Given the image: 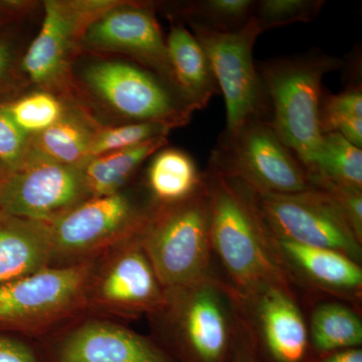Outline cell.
Wrapping results in <instances>:
<instances>
[{"label":"cell","instance_id":"cell-6","mask_svg":"<svg viewBox=\"0 0 362 362\" xmlns=\"http://www.w3.org/2000/svg\"><path fill=\"white\" fill-rule=\"evenodd\" d=\"M150 206V204H149ZM148 206L121 190L90 197L47 223L52 247L51 267L93 261L139 233Z\"/></svg>","mask_w":362,"mask_h":362},{"label":"cell","instance_id":"cell-26","mask_svg":"<svg viewBox=\"0 0 362 362\" xmlns=\"http://www.w3.org/2000/svg\"><path fill=\"white\" fill-rule=\"evenodd\" d=\"M1 106L14 125L30 137L58 122L66 110L59 96L42 90Z\"/></svg>","mask_w":362,"mask_h":362},{"label":"cell","instance_id":"cell-10","mask_svg":"<svg viewBox=\"0 0 362 362\" xmlns=\"http://www.w3.org/2000/svg\"><path fill=\"white\" fill-rule=\"evenodd\" d=\"M83 80L107 108L130 123L160 124L171 130L187 125L194 112L156 74L126 62H95Z\"/></svg>","mask_w":362,"mask_h":362},{"label":"cell","instance_id":"cell-33","mask_svg":"<svg viewBox=\"0 0 362 362\" xmlns=\"http://www.w3.org/2000/svg\"><path fill=\"white\" fill-rule=\"evenodd\" d=\"M14 51L13 45L0 39V94L11 86L13 77Z\"/></svg>","mask_w":362,"mask_h":362},{"label":"cell","instance_id":"cell-28","mask_svg":"<svg viewBox=\"0 0 362 362\" xmlns=\"http://www.w3.org/2000/svg\"><path fill=\"white\" fill-rule=\"evenodd\" d=\"M169 131L165 126L154 123H128L115 127L98 126L90 144V158L137 146L156 138L168 137Z\"/></svg>","mask_w":362,"mask_h":362},{"label":"cell","instance_id":"cell-25","mask_svg":"<svg viewBox=\"0 0 362 362\" xmlns=\"http://www.w3.org/2000/svg\"><path fill=\"white\" fill-rule=\"evenodd\" d=\"M256 1L252 0H197L177 4L178 23L216 32H233L251 20Z\"/></svg>","mask_w":362,"mask_h":362},{"label":"cell","instance_id":"cell-16","mask_svg":"<svg viewBox=\"0 0 362 362\" xmlns=\"http://www.w3.org/2000/svg\"><path fill=\"white\" fill-rule=\"evenodd\" d=\"M247 299L256 303L263 362H310L308 328L289 288H267Z\"/></svg>","mask_w":362,"mask_h":362},{"label":"cell","instance_id":"cell-13","mask_svg":"<svg viewBox=\"0 0 362 362\" xmlns=\"http://www.w3.org/2000/svg\"><path fill=\"white\" fill-rule=\"evenodd\" d=\"M89 197L80 168L64 165L30 149L0 181V211L23 220L52 223Z\"/></svg>","mask_w":362,"mask_h":362},{"label":"cell","instance_id":"cell-30","mask_svg":"<svg viewBox=\"0 0 362 362\" xmlns=\"http://www.w3.org/2000/svg\"><path fill=\"white\" fill-rule=\"evenodd\" d=\"M343 118H362L361 85L351 86L337 95L324 94L320 109L321 130L326 124Z\"/></svg>","mask_w":362,"mask_h":362},{"label":"cell","instance_id":"cell-12","mask_svg":"<svg viewBox=\"0 0 362 362\" xmlns=\"http://www.w3.org/2000/svg\"><path fill=\"white\" fill-rule=\"evenodd\" d=\"M254 194L259 214L274 237L335 250L356 262L361 259V240L326 192L313 188L294 194Z\"/></svg>","mask_w":362,"mask_h":362},{"label":"cell","instance_id":"cell-4","mask_svg":"<svg viewBox=\"0 0 362 362\" xmlns=\"http://www.w3.org/2000/svg\"><path fill=\"white\" fill-rule=\"evenodd\" d=\"M209 199L204 183L197 194L170 204H150L137 233L164 289L209 276L211 247Z\"/></svg>","mask_w":362,"mask_h":362},{"label":"cell","instance_id":"cell-31","mask_svg":"<svg viewBox=\"0 0 362 362\" xmlns=\"http://www.w3.org/2000/svg\"><path fill=\"white\" fill-rule=\"evenodd\" d=\"M0 362H45L32 338L0 331Z\"/></svg>","mask_w":362,"mask_h":362},{"label":"cell","instance_id":"cell-21","mask_svg":"<svg viewBox=\"0 0 362 362\" xmlns=\"http://www.w3.org/2000/svg\"><path fill=\"white\" fill-rule=\"evenodd\" d=\"M204 185V175L192 157L183 150L162 148L147 170V187L152 204H170L197 194Z\"/></svg>","mask_w":362,"mask_h":362},{"label":"cell","instance_id":"cell-1","mask_svg":"<svg viewBox=\"0 0 362 362\" xmlns=\"http://www.w3.org/2000/svg\"><path fill=\"white\" fill-rule=\"evenodd\" d=\"M204 178L211 247L232 279L238 296L247 299L267 288H289L254 192L211 168Z\"/></svg>","mask_w":362,"mask_h":362},{"label":"cell","instance_id":"cell-23","mask_svg":"<svg viewBox=\"0 0 362 362\" xmlns=\"http://www.w3.org/2000/svg\"><path fill=\"white\" fill-rule=\"evenodd\" d=\"M309 339L321 356L356 349L362 343V323L356 312L338 303L319 305L311 316Z\"/></svg>","mask_w":362,"mask_h":362},{"label":"cell","instance_id":"cell-3","mask_svg":"<svg viewBox=\"0 0 362 362\" xmlns=\"http://www.w3.org/2000/svg\"><path fill=\"white\" fill-rule=\"evenodd\" d=\"M342 64L341 59L319 51L257 64L272 108L268 122L307 173L324 136L320 125L323 78Z\"/></svg>","mask_w":362,"mask_h":362},{"label":"cell","instance_id":"cell-5","mask_svg":"<svg viewBox=\"0 0 362 362\" xmlns=\"http://www.w3.org/2000/svg\"><path fill=\"white\" fill-rule=\"evenodd\" d=\"M94 264L47 267L0 284V331L37 340L86 316Z\"/></svg>","mask_w":362,"mask_h":362},{"label":"cell","instance_id":"cell-7","mask_svg":"<svg viewBox=\"0 0 362 362\" xmlns=\"http://www.w3.org/2000/svg\"><path fill=\"white\" fill-rule=\"evenodd\" d=\"M209 168L237 178L254 192L294 194L314 188L303 164L263 119L230 134L223 133Z\"/></svg>","mask_w":362,"mask_h":362},{"label":"cell","instance_id":"cell-22","mask_svg":"<svg viewBox=\"0 0 362 362\" xmlns=\"http://www.w3.org/2000/svg\"><path fill=\"white\" fill-rule=\"evenodd\" d=\"M168 138L159 137L118 151L92 157L81 168L90 197L116 194L150 156L164 148Z\"/></svg>","mask_w":362,"mask_h":362},{"label":"cell","instance_id":"cell-19","mask_svg":"<svg viewBox=\"0 0 362 362\" xmlns=\"http://www.w3.org/2000/svg\"><path fill=\"white\" fill-rule=\"evenodd\" d=\"M281 256L315 284L334 291H357L362 270L356 261L327 247L306 246L272 235Z\"/></svg>","mask_w":362,"mask_h":362},{"label":"cell","instance_id":"cell-8","mask_svg":"<svg viewBox=\"0 0 362 362\" xmlns=\"http://www.w3.org/2000/svg\"><path fill=\"white\" fill-rule=\"evenodd\" d=\"M165 301V289L138 235L95 259L86 293V315L133 319L151 316Z\"/></svg>","mask_w":362,"mask_h":362},{"label":"cell","instance_id":"cell-18","mask_svg":"<svg viewBox=\"0 0 362 362\" xmlns=\"http://www.w3.org/2000/svg\"><path fill=\"white\" fill-rule=\"evenodd\" d=\"M165 40L180 96L192 110H204L220 93L206 52L194 33L178 21L171 25Z\"/></svg>","mask_w":362,"mask_h":362},{"label":"cell","instance_id":"cell-20","mask_svg":"<svg viewBox=\"0 0 362 362\" xmlns=\"http://www.w3.org/2000/svg\"><path fill=\"white\" fill-rule=\"evenodd\" d=\"M98 124L78 109H66L51 127L30 138V149L64 165L82 168L89 160Z\"/></svg>","mask_w":362,"mask_h":362},{"label":"cell","instance_id":"cell-34","mask_svg":"<svg viewBox=\"0 0 362 362\" xmlns=\"http://www.w3.org/2000/svg\"><path fill=\"white\" fill-rule=\"evenodd\" d=\"M315 362H362V350L358 347L339 350L326 354Z\"/></svg>","mask_w":362,"mask_h":362},{"label":"cell","instance_id":"cell-32","mask_svg":"<svg viewBox=\"0 0 362 362\" xmlns=\"http://www.w3.org/2000/svg\"><path fill=\"white\" fill-rule=\"evenodd\" d=\"M228 362H263L257 345L256 337L247 327V323L242 320L240 317L235 346Z\"/></svg>","mask_w":362,"mask_h":362},{"label":"cell","instance_id":"cell-15","mask_svg":"<svg viewBox=\"0 0 362 362\" xmlns=\"http://www.w3.org/2000/svg\"><path fill=\"white\" fill-rule=\"evenodd\" d=\"M81 47L125 54L153 71L180 96L152 4L119 2L87 28Z\"/></svg>","mask_w":362,"mask_h":362},{"label":"cell","instance_id":"cell-29","mask_svg":"<svg viewBox=\"0 0 362 362\" xmlns=\"http://www.w3.org/2000/svg\"><path fill=\"white\" fill-rule=\"evenodd\" d=\"M30 138L14 125L0 104V163L7 171L18 168L25 159Z\"/></svg>","mask_w":362,"mask_h":362},{"label":"cell","instance_id":"cell-9","mask_svg":"<svg viewBox=\"0 0 362 362\" xmlns=\"http://www.w3.org/2000/svg\"><path fill=\"white\" fill-rule=\"evenodd\" d=\"M195 39L206 52L226 110V134L257 119L269 121L268 96L252 51L261 35L254 18L233 32H216L192 26Z\"/></svg>","mask_w":362,"mask_h":362},{"label":"cell","instance_id":"cell-36","mask_svg":"<svg viewBox=\"0 0 362 362\" xmlns=\"http://www.w3.org/2000/svg\"><path fill=\"white\" fill-rule=\"evenodd\" d=\"M7 173V169L4 168V165H2L1 163H0V181L2 180V178H4V176L6 175V173Z\"/></svg>","mask_w":362,"mask_h":362},{"label":"cell","instance_id":"cell-24","mask_svg":"<svg viewBox=\"0 0 362 362\" xmlns=\"http://www.w3.org/2000/svg\"><path fill=\"white\" fill-rule=\"evenodd\" d=\"M308 175L310 180L362 188V150L337 133L324 134Z\"/></svg>","mask_w":362,"mask_h":362},{"label":"cell","instance_id":"cell-2","mask_svg":"<svg viewBox=\"0 0 362 362\" xmlns=\"http://www.w3.org/2000/svg\"><path fill=\"white\" fill-rule=\"evenodd\" d=\"M238 296L213 278L165 290L149 316L154 339L176 362H228L237 338Z\"/></svg>","mask_w":362,"mask_h":362},{"label":"cell","instance_id":"cell-14","mask_svg":"<svg viewBox=\"0 0 362 362\" xmlns=\"http://www.w3.org/2000/svg\"><path fill=\"white\" fill-rule=\"evenodd\" d=\"M35 341L45 362H176L153 337L104 317L83 316Z\"/></svg>","mask_w":362,"mask_h":362},{"label":"cell","instance_id":"cell-35","mask_svg":"<svg viewBox=\"0 0 362 362\" xmlns=\"http://www.w3.org/2000/svg\"><path fill=\"white\" fill-rule=\"evenodd\" d=\"M28 6L26 2H0V25L25 11Z\"/></svg>","mask_w":362,"mask_h":362},{"label":"cell","instance_id":"cell-17","mask_svg":"<svg viewBox=\"0 0 362 362\" xmlns=\"http://www.w3.org/2000/svg\"><path fill=\"white\" fill-rule=\"evenodd\" d=\"M52 265L45 223L14 218L0 211V284Z\"/></svg>","mask_w":362,"mask_h":362},{"label":"cell","instance_id":"cell-27","mask_svg":"<svg viewBox=\"0 0 362 362\" xmlns=\"http://www.w3.org/2000/svg\"><path fill=\"white\" fill-rule=\"evenodd\" d=\"M324 6V0H259L252 18L263 33L293 23H310Z\"/></svg>","mask_w":362,"mask_h":362},{"label":"cell","instance_id":"cell-11","mask_svg":"<svg viewBox=\"0 0 362 362\" xmlns=\"http://www.w3.org/2000/svg\"><path fill=\"white\" fill-rule=\"evenodd\" d=\"M120 1L80 0L44 2L39 35L21 61V70L40 90L58 96L71 89V63L86 30Z\"/></svg>","mask_w":362,"mask_h":362}]
</instances>
